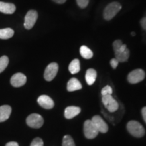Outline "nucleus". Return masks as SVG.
I'll return each instance as SVG.
<instances>
[{"mask_svg":"<svg viewBox=\"0 0 146 146\" xmlns=\"http://www.w3.org/2000/svg\"><path fill=\"white\" fill-rule=\"evenodd\" d=\"M121 8V4L117 1H114V2L109 3L104 10V18L106 21H110L120 12Z\"/></svg>","mask_w":146,"mask_h":146,"instance_id":"nucleus-1","label":"nucleus"},{"mask_svg":"<svg viewBox=\"0 0 146 146\" xmlns=\"http://www.w3.org/2000/svg\"><path fill=\"white\" fill-rule=\"evenodd\" d=\"M127 130L131 135L135 137H142L145 135V129L141 123L135 120H131L127 123Z\"/></svg>","mask_w":146,"mask_h":146,"instance_id":"nucleus-2","label":"nucleus"},{"mask_svg":"<svg viewBox=\"0 0 146 146\" xmlns=\"http://www.w3.org/2000/svg\"><path fill=\"white\" fill-rule=\"evenodd\" d=\"M102 103L104 105L110 112H115L118 110L119 105L116 100L112 96V95H106L102 96Z\"/></svg>","mask_w":146,"mask_h":146,"instance_id":"nucleus-3","label":"nucleus"},{"mask_svg":"<svg viewBox=\"0 0 146 146\" xmlns=\"http://www.w3.org/2000/svg\"><path fill=\"white\" fill-rule=\"evenodd\" d=\"M27 125L33 129H39L44 123V120L41 115L38 114H30L26 120Z\"/></svg>","mask_w":146,"mask_h":146,"instance_id":"nucleus-4","label":"nucleus"},{"mask_svg":"<svg viewBox=\"0 0 146 146\" xmlns=\"http://www.w3.org/2000/svg\"><path fill=\"white\" fill-rule=\"evenodd\" d=\"M83 131L85 137L87 139H94L98 135L99 131L95 127L94 124L92 123L91 120H87L84 123Z\"/></svg>","mask_w":146,"mask_h":146,"instance_id":"nucleus-5","label":"nucleus"},{"mask_svg":"<svg viewBox=\"0 0 146 146\" xmlns=\"http://www.w3.org/2000/svg\"><path fill=\"white\" fill-rule=\"evenodd\" d=\"M145 77V73L142 69H135L128 74L127 80L131 84H136L143 81Z\"/></svg>","mask_w":146,"mask_h":146,"instance_id":"nucleus-6","label":"nucleus"},{"mask_svg":"<svg viewBox=\"0 0 146 146\" xmlns=\"http://www.w3.org/2000/svg\"><path fill=\"white\" fill-rule=\"evenodd\" d=\"M38 18V13L36 10H31L27 12L25 17L24 27L26 29H32Z\"/></svg>","mask_w":146,"mask_h":146,"instance_id":"nucleus-7","label":"nucleus"},{"mask_svg":"<svg viewBox=\"0 0 146 146\" xmlns=\"http://www.w3.org/2000/svg\"><path fill=\"white\" fill-rule=\"evenodd\" d=\"M59 66L56 62H52L46 67L44 72V78L47 81H52L57 74Z\"/></svg>","mask_w":146,"mask_h":146,"instance_id":"nucleus-8","label":"nucleus"},{"mask_svg":"<svg viewBox=\"0 0 146 146\" xmlns=\"http://www.w3.org/2000/svg\"><path fill=\"white\" fill-rule=\"evenodd\" d=\"M91 121H92V123L94 124L95 127H96V129H98V131H99V132L105 133L108 131V125L106 123L104 120L102 119L101 116H98V115L94 116V117L92 118V119H91Z\"/></svg>","mask_w":146,"mask_h":146,"instance_id":"nucleus-9","label":"nucleus"},{"mask_svg":"<svg viewBox=\"0 0 146 146\" xmlns=\"http://www.w3.org/2000/svg\"><path fill=\"white\" fill-rule=\"evenodd\" d=\"M27 82V77L23 73L18 72L14 74L11 77L10 83L14 87H20L23 86Z\"/></svg>","mask_w":146,"mask_h":146,"instance_id":"nucleus-10","label":"nucleus"},{"mask_svg":"<svg viewBox=\"0 0 146 146\" xmlns=\"http://www.w3.org/2000/svg\"><path fill=\"white\" fill-rule=\"evenodd\" d=\"M38 103L42 108L45 109L50 110L52 109L54 106V102L50 97L46 96V95H42L39 96L37 100Z\"/></svg>","mask_w":146,"mask_h":146,"instance_id":"nucleus-11","label":"nucleus"},{"mask_svg":"<svg viewBox=\"0 0 146 146\" xmlns=\"http://www.w3.org/2000/svg\"><path fill=\"white\" fill-rule=\"evenodd\" d=\"M16 11V6L13 3L0 1V12L3 14H12Z\"/></svg>","mask_w":146,"mask_h":146,"instance_id":"nucleus-12","label":"nucleus"},{"mask_svg":"<svg viewBox=\"0 0 146 146\" xmlns=\"http://www.w3.org/2000/svg\"><path fill=\"white\" fill-rule=\"evenodd\" d=\"M81 112V108L77 106H68L65 109L64 116L67 119H71V118L75 117L76 116Z\"/></svg>","mask_w":146,"mask_h":146,"instance_id":"nucleus-13","label":"nucleus"},{"mask_svg":"<svg viewBox=\"0 0 146 146\" xmlns=\"http://www.w3.org/2000/svg\"><path fill=\"white\" fill-rule=\"evenodd\" d=\"M12 112V108L8 105L0 106V123L7 120L10 117Z\"/></svg>","mask_w":146,"mask_h":146,"instance_id":"nucleus-14","label":"nucleus"},{"mask_svg":"<svg viewBox=\"0 0 146 146\" xmlns=\"http://www.w3.org/2000/svg\"><path fill=\"white\" fill-rule=\"evenodd\" d=\"M82 89V85L77 78H72L69 80L67 84V90L70 92L77 91Z\"/></svg>","mask_w":146,"mask_h":146,"instance_id":"nucleus-15","label":"nucleus"},{"mask_svg":"<svg viewBox=\"0 0 146 146\" xmlns=\"http://www.w3.org/2000/svg\"><path fill=\"white\" fill-rule=\"evenodd\" d=\"M97 77V72L96 70L93 68H89L87 70L86 74H85V79H86L87 83L89 85H93L96 81Z\"/></svg>","mask_w":146,"mask_h":146,"instance_id":"nucleus-16","label":"nucleus"},{"mask_svg":"<svg viewBox=\"0 0 146 146\" xmlns=\"http://www.w3.org/2000/svg\"><path fill=\"white\" fill-rule=\"evenodd\" d=\"M115 58L118 60V62H127L130 56V51L129 49H126L124 52L114 53Z\"/></svg>","mask_w":146,"mask_h":146,"instance_id":"nucleus-17","label":"nucleus"},{"mask_svg":"<svg viewBox=\"0 0 146 146\" xmlns=\"http://www.w3.org/2000/svg\"><path fill=\"white\" fill-rule=\"evenodd\" d=\"M14 31L11 28H5L0 29V39H9L13 36Z\"/></svg>","mask_w":146,"mask_h":146,"instance_id":"nucleus-18","label":"nucleus"},{"mask_svg":"<svg viewBox=\"0 0 146 146\" xmlns=\"http://www.w3.org/2000/svg\"><path fill=\"white\" fill-rule=\"evenodd\" d=\"M80 62L78 59H74L71 62L68 66V70L71 74H74L80 71Z\"/></svg>","mask_w":146,"mask_h":146,"instance_id":"nucleus-19","label":"nucleus"},{"mask_svg":"<svg viewBox=\"0 0 146 146\" xmlns=\"http://www.w3.org/2000/svg\"><path fill=\"white\" fill-rule=\"evenodd\" d=\"M80 54H81L82 57L85 58V59H91L93 57V56H94L92 51L87 46H85V45H83V46L81 47V48H80Z\"/></svg>","mask_w":146,"mask_h":146,"instance_id":"nucleus-20","label":"nucleus"},{"mask_svg":"<svg viewBox=\"0 0 146 146\" xmlns=\"http://www.w3.org/2000/svg\"><path fill=\"white\" fill-rule=\"evenodd\" d=\"M113 49L114 53L124 52L127 49V45L123 44L121 40H116L113 43Z\"/></svg>","mask_w":146,"mask_h":146,"instance_id":"nucleus-21","label":"nucleus"},{"mask_svg":"<svg viewBox=\"0 0 146 146\" xmlns=\"http://www.w3.org/2000/svg\"><path fill=\"white\" fill-rule=\"evenodd\" d=\"M9 63V58L8 56H3L0 58V73L2 72L7 68Z\"/></svg>","mask_w":146,"mask_h":146,"instance_id":"nucleus-22","label":"nucleus"},{"mask_svg":"<svg viewBox=\"0 0 146 146\" xmlns=\"http://www.w3.org/2000/svg\"><path fill=\"white\" fill-rule=\"evenodd\" d=\"M62 146H75V143L73 139L70 135H66L63 138Z\"/></svg>","mask_w":146,"mask_h":146,"instance_id":"nucleus-23","label":"nucleus"},{"mask_svg":"<svg viewBox=\"0 0 146 146\" xmlns=\"http://www.w3.org/2000/svg\"><path fill=\"white\" fill-rule=\"evenodd\" d=\"M101 93H102V96H106V95H112V87L109 86V85H106V86L102 88Z\"/></svg>","mask_w":146,"mask_h":146,"instance_id":"nucleus-24","label":"nucleus"},{"mask_svg":"<svg viewBox=\"0 0 146 146\" xmlns=\"http://www.w3.org/2000/svg\"><path fill=\"white\" fill-rule=\"evenodd\" d=\"M31 146H43V141L41 138L36 137L33 140Z\"/></svg>","mask_w":146,"mask_h":146,"instance_id":"nucleus-25","label":"nucleus"},{"mask_svg":"<svg viewBox=\"0 0 146 146\" xmlns=\"http://www.w3.org/2000/svg\"><path fill=\"white\" fill-rule=\"evenodd\" d=\"M76 3L81 8H85L88 5L89 0H76Z\"/></svg>","mask_w":146,"mask_h":146,"instance_id":"nucleus-26","label":"nucleus"},{"mask_svg":"<svg viewBox=\"0 0 146 146\" xmlns=\"http://www.w3.org/2000/svg\"><path fill=\"white\" fill-rule=\"evenodd\" d=\"M118 63L119 62H118V61L116 59V58H112V59L110 60V65L114 69L116 68V67H117L118 65Z\"/></svg>","mask_w":146,"mask_h":146,"instance_id":"nucleus-27","label":"nucleus"},{"mask_svg":"<svg viewBox=\"0 0 146 146\" xmlns=\"http://www.w3.org/2000/svg\"><path fill=\"white\" fill-rule=\"evenodd\" d=\"M140 24H141V26L143 30L146 31V16L141 18V21H140Z\"/></svg>","mask_w":146,"mask_h":146,"instance_id":"nucleus-28","label":"nucleus"},{"mask_svg":"<svg viewBox=\"0 0 146 146\" xmlns=\"http://www.w3.org/2000/svg\"><path fill=\"white\" fill-rule=\"evenodd\" d=\"M141 113H142V116H143L144 121H145V123H146V106L143 107V108H142Z\"/></svg>","mask_w":146,"mask_h":146,"instance_id":"nucleus-29","label":"nucleus"},{"mask_svg":"<svg viewBox=\"0 0 146 146\" xmlns=\"http://www.w3.org/2000/svg\"><path fill=\"white\" fill-rule=\"evenodd\" d=\"M5 146H19V145H18V143L17 142L11 141V142H8V143L5 145Z\"/></svg>","mask_w":146,"mask_h":146,"instance_id":"nucleus-30","label":"nucleus"},{"mask_svg":"<svg viewBox=\"0 0 146 146\" xmlns=\"http://www.w3.org/2000/svg\"><path fill=\"white\" fill-rule=\"evenodd\" d=\"M53 1H54V2L59 3V4H62V3H65L66 1V0H53Z\"/></svg>","mask_w":146,"mask_h":146,"instance_id":"nucleus-31","label":"nucleus"},{"mask_svg":"<svg viewBox=\"0 0 146 146\" xmlns=\"http://www.w3.org/2000/svg\"><path fill=\"white\" fill-rule=\"evenodd\" d=\"M131 35H132L133 36H135V32H131Z\"/></svg>","mask_w":146,"mask_h":146,"instance_id":"nucleus-32","label":"nucleus"}]
</instances>
